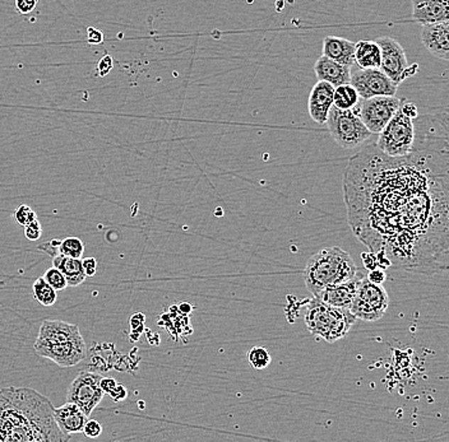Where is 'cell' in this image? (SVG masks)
Returning a JSON list of instances; mask_svg holds the SVG:
<instances>
[{
    "label": "cell",
    "mask_w": 449,
    "mask_h": 442,
    "mask_svg": "<svg viewBox=\"0 0 449 442\" xmlns=\"http://www.w3.org/2000/svg\"><path fill=\"white\" fill-rule=\"evenodd\" d=\"M410 153L391 157L377 144L347 163L349 222L373 253L411 273H449V115L413 118Z\"/></svg>",
    "instance_id": "1"
},
{
    "label": "cell",
    "mask_w": 449,
    "mask_h": 442,
    "mask_svg": "<svg viewBox=\"0 0 449 442\" xmlns=\"http://www.w3.org/2000/svg\"><path fill=\"white\" fill-rule=\"evenodd\" d=\"M421 41L436 57L449 62V21L424 25Z\"/></svg>",
    "instance_id": "16"
},
{
    "label": "cell",
    "mask_w": 449,
    "mask_h": 442,
    "mask_svg": "<svg viewBox=\"0 0 449 442\" xmlns=\"http://www.w3.org/2000/svg\"><path fill=\"white\" fill-rule=\"evenodd\" d=\"M364 277L365 275L359 270L354 278H351L347 282L340 283V284L327 287L323 291H320L315 297L325 301V304H328V305L341 307V309H349L350 310V306L355 299L356 293L360 288Z\"/></svg>",
    "instance_id": "14"
},
{
    "label": "cell",
    "mask_w": 449,
    "mask_h": 442,
    "mask_svg": "<svg viewBox=\"0 0 449 442\" xmlns=\"http://www.w3.org/2000/svg\"><path fill=\"white\" fill-rule=\"evenodd\" d=\"M370 282H373L375 284H383L386 280H387V275H386V270L382 268L373 269V270H368V275H367Z\"/></svg>",
    "instance_id": "32"
},
{
    "label": "cell",
    "mask_w": 449,
    "mask_h": 442,
    "mask_svg": "<svg viewBox=\"0 0 449 442\" xmlns=\"http://www.w3.org/2000/svg\"><path fill=\"white\" fill-rule=\"evenodd\" d=\"M117 385H118V382H117V380L112 379V377H102L101 379L100 387L102 389V392H105V394H109Z\"/></svg>",
    "instance_id": "41"
},
{
    "label": "cell",
    "mask_w": 449,
    "mask_h": 442,
    "mask_svg": "<svg viewBox=\"0 0 449 442\" xmlns=\"http://www.w3.org/2000/svg\"><path fill=\"white\" fill-rule=\"evenodd\" d=\"M43 235V228H41V224L38 222V219L33 221L32 223L26 226L25 227V236L27 240L30 241H38V238Z\"/></svg>",
    "instance_id": "30"
},
{
    "label": "cell",
    "mask_w": 449,
    "mask_h": 442,
    "mask_svg": "<svg viewBox=\"0 0 449 442\" xmlns=\"http://www.w3.org/2000/svg\"><path fill=\"white\" fill-rule=\"evenodd\" d=\"M415 140L413 118L401 109L394 114L384 129L379 133L377 147L391 157L406 156L410 153Z\"/></svg>",
    "instance_id": "6"
},
{
    "label": "cell",
    "mask_w": 449,
    "mask_h": 442,
    "mask_svg": "<svg viewBox=\"0 0 449 442\" xmlns=\"http://www.w3.org/2000/svg\"><path fill=\"white\" fill-rule=\"evenodd\" d=\"M322 54L340 64L352 67L355 64V43L338 36H327L323 40Z\"/></svg>",
    "instance_id": "20"
},
{
    "label": "cell",
    "mask_w": 449,
    "mask_h": 442,
    "mask_svg": "<svg viewBox=\"0 0 449 442\" xmlns=\"http://www.w3.org/2000/svg\"><path fill=\"white\" fill-rule=\"evenodd\" d=\"M314 73L318 81L328 82L333 87L347 84L351 78V67L343 65L322 55L314 64Z\"/></svg>",
    "instance_id": "19"
},
{
    "label": "cell",
    "mask_w": 449,
    "mask_h": 442,
    "mask_svg": "<svg viewBox=\"0 0 449 442\" xmlns=\"http://www.w3.org/2000/svg\"><path fill=\"white\" fill-rule=\"evenodd\" d=\"M362 263H364V267L368 270H373V269L379 268V260H378V256L373 251L370 253H362Z\"/></svg>",
    "instance_id": "31"
},
{
    "label": "cell",
    "mask_w": 449,
    "mask_h": 442,
    "mask_svg": "<svg viewBox=\"0 0 449 442\" xmlns=\"http://www.w3.org/2000/svg\"><path fill=\"white\" fill-rule=\"evenodd\" d=\"M325 124L335 142L343 150L356 148L373 136L352 109L340 110L332 106Z\"/></svg>",
    "instance_id": "5"
},
{
    "label": "cell",
    "mask_w": 449,
    "mask_h": 442,
    "mask_svg": "<svg viewBox=\"0 0 449 442\" xmlns=\"http://www.w3.org/2000/svg\"><path fill=\"white\" fill-rule=\"evenodd\" d=\"M85 253V243L78 237H65L59 243V254L69 258L81 259Z\"/></svg>",
    "instance_id": "25"
},
{
    "label": "cell",
    "mask_w": 449,
    "mask_h": 442,
    "mask_svg": "<svg viewBox=\"0 0 449 442\" xmlns=\"http://www.w3.org/2000/svg\"><path fill=\"white\" fill-rule=\"evenodd\" d=\"M82 336L77 325L69 324L62 320H44L38 331V339L33 348H43L51 344L67 342Z\"/></svg>",
    "instance_id": "13"
},
{
    "label": "cell",
    "mask_w": 449,
    "mask_h": 442,
    "mask_svg": "<svg viewBox=\"0 0 449 442\" xmlns=\"http://www.w3.org/2000/svg\"><path fill=\"white\" fill-rule=\"evenodd\" d=\"M101 379L102 376L97 372L82 371L69 385L67 402L78 405L82 411L90 417L105 395L100 387Z\"/></svg>",
    "instance_id": "9"
},
{
    "label": "cell",
    "mask_w": 449,
    "mask_h": 442,
    "mask_svg": "<svg viewBox=\"0 0 449 442\" xmlns=\"http://www.w3.org/2000/svg\"><path fill=\"white\" fill-rule=\"evenodd\" d=\"M360 96L357 94L355 87L352 84H341L335 87L333 94V106L340 110H351L359 104Z\"/></svg>",
    "instance_id": "23"
},
{
    "label": "cell",
    "mask_w": 449,
    "mask_h": 442,
    "mask_svg": "<svg viewBox=\"0 0 449 442\" xmlns=\"http://www.w3.org/2000/svg\"><path fill=\"white\" fill-rule=\"evenodd\" d=\"M54 417L58 427L67 436L81 433L88 419L78 405L69 402L59 408H54Z\"/></svg>",
    "instance_id": "18"
},
{
    "label": "cell",
    "mask_w": 449,
    "mask_h": 442,
    "mask_svg": "<svg viewBox=\"0 0 449 442\" xmlns=\"http://www.w3.org/2000/svg\"><path fill=\"white\" fill-rule=\"evenodd\" d=\"M412 17L423 26L449 21V0H412Z\"/></svg>",
    "instance_id": "17"
},
{
    "label": "cell",
    "mask_w": 449,
    "mask_h": 442,
    "mask_svg": "<svg viewBox=\"0 0 449 442\" xmlns=\"http://www.w3.org/2000/svg\"><path fill=\"white\" fill-rule=\"evenodd\" d=\"M36 4H38V0H16V8L22 14L32 12Z\"/></svg>",
    "instance_id": "35"
},
{
    "label": "cell",
    "mask_w": 449,
    "mask_h": 442,
    "mask_svg": "<svg viewBox=\"0 0 449 442\" xmlns=\"http://www.w3.org/2000/svg\"><path fill=\"white\" fill-rule=\"evenodd\" d=\"M192 310H193V307H192L190 304H187V302H183V304L178 306V312L181 314V315H189Z\"/></svg>",
    "instance_id": "42"
},
{
    "label": "cell",
    "mask_w": 449,
    "mask_h": 442,
    "mask_svg": "<svg viewBox=\"0 0 449 442\" xmlns=\"http://www.w3.org/2000/svg\"><path fill=\"white\" fill-rule=\"evenodd\" d=\"M381 46L377 41L362 40L355 44V64L359 68H381Z\"/></svg>",
    "instance_id": "22"
},
{
    "label": "cell",
    "mask_w": 449,
    "mask_h": 442,
    "mask_svg": "<svg viewBox=\"0 0 449 442\" xmlns=\"http://www.w3.org/2000/svg\"><path fill=\"white\" fill-rule=\"evenodd\" d=\"M70 436L56 424L54 407L28 387L0 389V442H65Z\"/></svg>",
    "instance_id": "2"
},
{
    "label": "cell",
    "mask_w": 449,
    "mask_h": 442,
    "mask_svg": "<svg viewBox=\"0 0 449 442\" xmlns=\"http://www.w3.org/2000/svg\"><path fill=\"white\" fill-rule=\"evenodd\" d=\"M82 432L88 438H96L102 433V426H101L100 422H97L94 419H87Z\"/></svg>",
    "instance_id": "29"
},
{
    "label": "cell",
    "mask_w": 449,
    "mask_h": 442,
    "mask_svg": "<svg viewBox=\"0 0 449 442\" xmlns=\"http://www.w3.org/2000/svg\"><path fill=\"white\" fill-rule=\"evenodd\" d=\"M335 87L328 82L318 81L313 87L308 100V111L313 121L317 124L325 125L328 114L333 106Z\"/></svg>",
    "instance_id": "15"
},
{
    "label": "cell",
    "mask_w": 449,
    "mask_h": 442,
    "mask_svg": "<svg viewBox=\"0 0 449 442\" xmlns=\"http://www.w3.org/2000/svg\"><path fill=\"white\" fill-rule=\"evenodd\" d=\"M45 280L50 284L56 292L58 291H64L67 287H68V282L65 280V277L63 275L62 272L59 269L53 267V268L48 269L46 273L44 275Z\"/></svg>",
    "instance_id": "27"
},
{
    "label": "cell",
    "mask_w": 449,
    "mask_h": 442,
    "mask_svg": "<svg viewBox=\"0 0 449 442\" xmlns=\"http://www.w3.org/2000/svg\"><path fill=\"white\" fill-rule=\"evenodd\" d=\"M399 109L405 112L407 116H410V118H416L418 116V106H416L413 102H411V101H401Z\"/></svg>",
    "instance_id": "36"
},
{
    "label": "cell",
    "mask_w": 449,
    "mask_h": 442,
    "mask_svg": "<svg viewBox=\"0 0 449 442\" xmlns=\"http://www.w3.org/2000/svg\"><path fill=\"white\" fill-rule=\"evenodd\" d=\"M112 64H114V62H112V56L107 54V55L104 56L100 62H99V65H97V74L100 75V77H105V75L112 70V67H114Z\"/></svg>",
    "instance_id": "34"
},
{
    "label": "cell",
    "mask_w": 449,
    "mask_h": 442,
    "mask_svg": "<svg viewBox=\"0 0 449 442\" xmlns=\"http://www.w3.org/2000/svg\"><path fill=\"white\" fill-rule=\"evenodd\" d=\"M389 305V297L383 284H375L364 277L355 299L350 306V311L356 319L364 321H377L383 318Z\"/></svg>",
    "instance_id": "7"
},
{
    "label": "cell",
    "mask_w": 449,
    "mask_h": 442,
    "mask_svg": "<svg viewBox=\"0 0 449 442\" xmlns=\"http://www.w3.org/2000/svg\"><path fill=\"white\" fill-rule=\"evenodd\" d=\"M82 267L85 269V273L87 277H94L97 272V262L94 258H86L82 260Z\"/></svg>",
    "instance_id": "37"
},
{
    "label": "cell",
    "mask_w": 449,
    "mask_h": 442,
    "mask_svg": "<svg viewBox=\"0 0 449 442\" xmlns=\"http://www.w3.org/2000/svg\"><path fill=\"white\" fill-rule=\"evenodd\" d=\"M87 33V40L90 44L99 45L104 41V35H102V32L99 31V30H96V28L88 27Z\"/></svg>",
    "instance_id": "38"
},
{
    "label": "cell",
    "mask_w": 449,
    "mask_h": 442,
    "mask_svg": "<svg viewBox=\"0 0 449 442\" xmlns=\"http://www.w3.org/2000/svg\"><path fill=\"white\" fill-rule=\"evenodd\" d=\"M36 353L44 358H49L53 362H55L60 368H73L78 365L80 362L85 360L87 348L86 343L83 341V336L75 338L67 342L58 343L46 346L43 348L35 349Z\"/></svg>",
    "instance_id": "12"
},
{
    "label": "cell",
    "mask_w": 449,
    "mask_h": 442,
    "mask_svg": "<svg viewBox=\"0 0 449 442\" xmlns=\"http://www.w3.org/2000/svg\"><path fill=\"white\" fill-rule=\"evenodd\" d=\"M350 84L355 87L360 99L396 96L399 89V84L394 83L381 69H362L356 64L351 67Z\"/></svg>",
    "instance_id": "10"
},
{
    "label": "cell",
    "mask_w": 449,
    "mask_h": 442,
    "mask_svg": "<svg viewBox=\"0 0 449 442\" xmlns=\"http://www.w3.org/2000/svg\"><path fill=\"white\" fill-rule=\"evenodd\" d=\"M359 269L354 259L341 248H325L310 256L304 269V282L313 296L325 288L354 278Z\"/></svg>",
    "instance_id": "3"
},
{
    "label": "cell",
    "mask_w": 449,
    "mask_h": 442,
    "mask_svg": "<svg viewBox=\"0 0 449 442\" xmlns=\"http://www.w3.org/2000/svg\"><path fill=\"white\" fill-rule=\"evenodd\" d=\"M356 320L349 309L328 305L315 296L309 301L305 312L308 331L328 343H335L347 336Z\"/></svg>",
    "instance_id": "4"
},
{
    "label": "cell",
    "mask_w": 449,
    "mask_h": 442,
    "mask_svg": "<svg viewBox=\"0 0 449 442\" xmlns=\"http://www.w3.org/2000/svg\"><path fill=\"white\" fill-rule=\"evenodd\" d=\"M381 46L382 62L381 70L392 79L394 83H402L406 78L415 75L418 72V64L410 67L407 64L405 50L399 41L394 38L383 36L375 40Z\"/></svg>",
    "instance_id": "11"
},
{
    "label": "cell",
    "mask_w": 449,
    "mask_h": 442,
    "mask_svg": "<svg viewBox=\"0 0 449 442\" xmlns=\"http://www.w3.org/2000/svg\"><path fill=\"white\" fill-rule=\"evenodd\" d=\"M126 389L123 385H117V387L112 389V392H109V395L112 397V400L115 402H120V400H124L126 398Z\"/></svg>",
    "instance_id": "40"
},
{
    "label": "cell",
    "mask_w": 449,
    "mask_h": 442,
    "mask_svg": "<svg viewBox=\"0 0 449 442\" xmlns=\"http://www.w3.org/2000/svg\"><path fill=\"white\" fill-rule=\"evenodd\" d=\"M59 243H60V240H59V238H54V240H51L49 243L40 245L38 249L41 250V251H45V253H46L48 255H50L51 258H54V256L59 254Z\"/></svg>",
    "instance_id": "33"
},
{
    "label": "cell",
    "mask_w": 449,
    "mask_h": 442,
    "mask_svg": "<svg viewBox=\"0 0 449 442\" xmlns=\"http://www.w3.org/2000/svg\"><path fill=\"white\" fill-rule=\"evenodd\" d=\"M53 267H55L62 272L68 282V286L70 287L80 286L87 278L85 269L82 267L81 259L58 254L53 258Z\"/></svg>",
    "instance_id": "21"
},
{
    "label": "cell",
    "mask_w": 449,
    "mask_h": 442,
    "mask_svg": "<svg viewBox=\"0 0 449 442\" xmlns=\"http://www.w3.org/2000/svg\"><path fill=\"white\" fill-rule=\"evenodd\" d=\"M14 219L17 221V223L26 227V226L32 223L33 221H36L38 216H36V213L32 211L30 206L23 204V206H19L18 208L16 209Z\"/></svg>",
    "instance_id": "28"
},
{
    "label": "cell",
    "mask_w": 449,
    "mask_h": 442,
    "mask_svg": "<svg viewBox=\"0 0 449 442\" xmlns=\"http://www.w3.org/2000/svg\"><path fill=\"white\" fill-rule=\"evenodd\" d=\"M248 361L256 370H263L271 365V355L269 350L263 347H253L248 352Z\"/></svg>",
    "instance_id": "26"
},
{
    "label": "cell",
    "mask_w": 449,
    "mask_h": 442,
    "mask_svg": "<svg viewBox=\"0 0 449 442\" xmlns=\"http://www.w3.org/2000/svg\"><path fill=\"white\" fill-rule=\"evenodd\" d=\"M401 101L396 96L360 99L352 110L360 116L369 131L373 134H379L399 110Z\"/></svg>",
    "instance_id": "8"
},
{
    "label": "cell",
    "mask_w": 449,
    "mask_h": 442,
    "mask_svg": "<svg viewBox=\"0 0 449 442\" xmlns=\"http://www.w3.org/2000/svg\"><path fill=\"white\" fill-rule=\"evenodd\" d=\"M144 314H136L133 315L131 319V331H137L139 334L142 333L144 324Z\"/></svg>",
    "instance_id": "39"
},
{
    "label": "cell",
    "mask_w": 449,
    "mask_h": 442,
    "mask_svg": "<svg viewBox=\"0 0 449 442\" xmlns=\"http://www.w3.org/2000/svg\"><path fill=\"white\" fill-rule=\"evenodd\" d=\"M32 292L38 304L43 306H53L58 299L55 289L45 280L44 277H40L35 280L32 286Z\"/></svg>",
    "instance_id": "24"
}]
</instances>
